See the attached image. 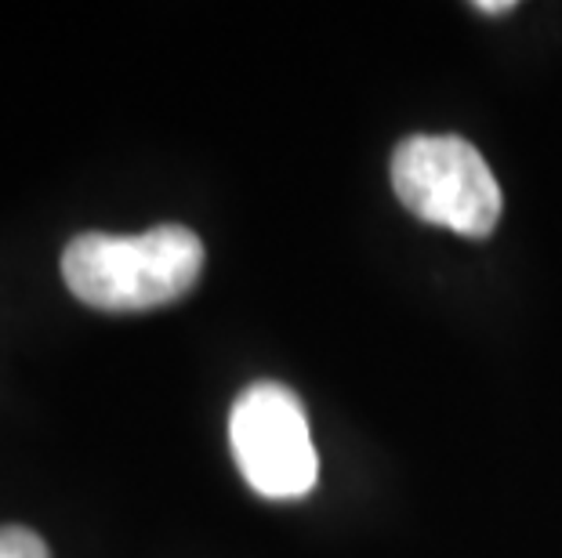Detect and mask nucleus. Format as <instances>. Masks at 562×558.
Instances as JSON below:
<instances>
[{
    "instance_id": "nucleus-1",
    "label": "nucleus",
    "mask_w": 562,
    "mask_h": 558,
    "mask_svg": "<svg viewBox=\"0 0 562 558\" xmlns=\"http://www.w3.org/2000/svg\"><path fill=\"white\" fill-rule=\"evenodd\" d=\"M203 272V243L186 225L138 236L83 232L63 254L66 287L102 312H146L178 301Z\"/></svg>"
},
{
    "instance_id": "nucleus-2",
    "label": "nucleus",
    "mask_w": 562,
    "mask_h": 558,
    "mask_svg": "<svg viewBox=\"0 0 562 558\" xmlns=\"http://www.w3.org/2000/svg\"><path fill=\"white\" fill-rule=\"evenodd\" d=\"M392 185L422 221L483 240L497 229L501 185L480 149L458 135H414L392 157Z\"/></svg>"
},
{
    "instance_id": "nucleus-3",
    "label": "nucleus",
    "mask_w": 562,
    "mask_h": 558,
    "mask_svg": "<svg viewBox=\"0 0 562 558\" xmlns=\"http://www.w3.org/2000/svg\"><path fill=\"white\" fill-rule=\"evenodd\" d=\"M229 439L247 486L269 501H297L319 479L305 407L291 388L250 385L233 407Z\"/></svg>"
},
{
    "instance_id": "nucleus-4",
    "label": "nucleus",
    "mask_w": 562,
    "mask_h": 558,
    "mask_svg": "<svg viewBox=\"0 0 562 558\" xmlns=\"http://www.w3.org/2000/svg\"><path fill=\"white\" fill-rule=\"evenodd\" d=\"M0 558H47V544L26 526H0Z\"/></svg>"
},
{
    "instance_id": "nucleus-5",
    "label": "nucleus",
    "mask_w": 562,
    "mask_h": 558,
    "mask_svg": "<svg viewBox=\"0 0 562 558\" xmlns=\"http://www.w3.org/2000/svg\"><path fill=\"white\" fill-rule=\"evenodd\" d=\"M475 11H494V15H501V11H512V0H494V4H475Z\"/></svg>"
}]
</instances>
